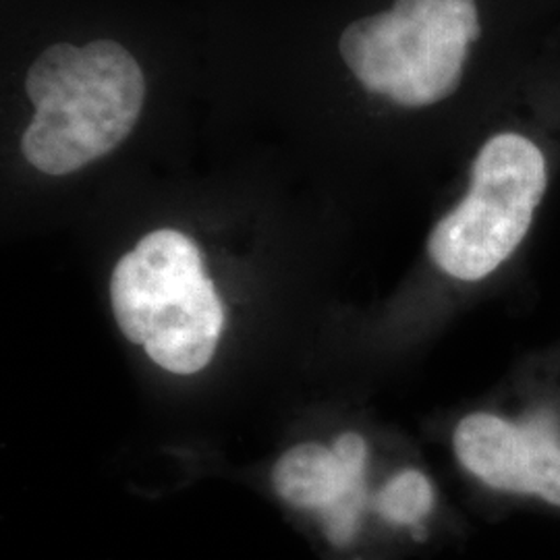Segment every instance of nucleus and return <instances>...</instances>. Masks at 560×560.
I'll list each match as a JSON object with an SVG mask.
<instances>
[{
	"instance_id": "1",
	"label": "nucleus",
	"mask_w": 560,
	"mask_h": 560,
	"mask_svg": "<svg viewBox=\"0 0 560 560\" xmlns=\"http://www.w3.org/2000/svg\"><path fill=\"white\" fill-rule=\"evenodd\" d=\"M36 115L23 156L46 175H69L113 152L140 119L145 81L138 60L113 40L55 44L30 67Z\"/></svg>"
},
{
	"instance_id": "2",
	"label": "nucleus",
	"mask_w": 560,
	"mask_h": 560,
	"mask_svg": "<svg viewBox=\"0 0 560 560\" xmlns=\"http://www.w3.org/2000/svg\"><path fill=\"white\" fill-rule=\"evenodd\" d=\"M110 300L125 339L141 345L162 370L187 376L214 358L224 307L196 241L179 231H154L122 256Z\"/></svg>"
},
{
	"instance_id": "3",
	"label": "nucleus",
	"mask_w": 560,
	"mask_h": 560,
	"mask_svg": "<svg viewBox=\"0 0 560 560\" xmlns=\"http://www.w3.org/2000/svg\"><path fill=\"white\" fill-rule=\"evenodd\" d=\"M480 36L476 0H397L393 11L353 21L339 46L368 92L421 108L455 94Z\"/></svg>"
},
{
	"instance_id": "4",
	"label": "nucleus",
	"mask_w": 560,
	"mask_h": 560,
	"mask_svg": "<svg viewBox=\"0 0 560 560\" xmlns=\"http://www.w3.org/2000/svg\"><path fill=\"white\" fill-rule=\"evenodd\" d=\"M546 191L540 148L517 133L486 141L471 168V187L432 231L428 254L453 279H486L525 240Z\"/></svg>"
},
{
	"instance_id": "5",
	"label": "nucleus",
	"mask_w": 560,
	"mask_h": 560,
	"mask_svg": "<svg viewBox=\"0 0 560 560\" xmlns=\"http://www.w3.org/2000/svg\"><path fill=\"white\" fill-rule=\"evenodd\" d=\"M455 453L486 486L560 506V434L552 418L511 423L474 413L457 425Z\"/></svg>"
},
{
	"instance_id": "6",
	"label": "nucleus",
	"mask_w": 560,
	"mask_h": 560,
	"mask_svg": "<svg viewBox=\"0 0 560 560\" xmlns=\"http://www.w3.org/2000/svg\"><path fill=\"white\" fill-rule=\"evenodd\" d=\"M365 459V442L349 432L332 448L316 442L289 448L275 465L272 480L282 501L316 513L326 538L335 546H347L360 529L368 502Z\"/></svg>"
},
{
	"instance_id": "7",
	"label": "nucleus",
	"mask_w": 560,
	"mask_h": 560,
	"mask_svg": "<svg viewBox=\"0 0 560 560\" xmlns=\"http://www.w3.org/2000/svg\"><path fill=\"white\" fill-rule=\"evenodd\" d=\"M374 504L382 520L393 525L418 527L434 506V490L421 471L407 469L382 488Z\"/></svg>"
}]
</instances>
